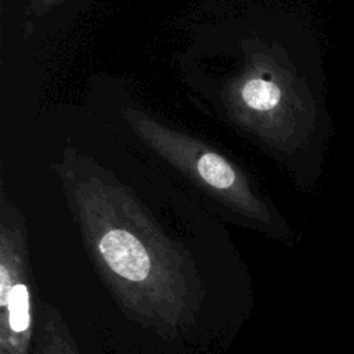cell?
<instances>
[{
    "label": "cell",
    "instance_id": "277c9868",
    "mask_svg": "<svg viewBox=\"0 0 354 354\" xmlns=\"http://www.w3.org/2000/svg\"><path fill=\"white\" fill-rule=\"evenodd\" d=\"M35 336L36 344L33 354H79L65 322L57 308L50 304L43 307Z\"/></svg>",
    "mask_w": 354,
    "mask_h": 354
},
{
    "label": "cell",
    "instance_id": "7a4b0ae2",
    "mask_svg": "<svg viewBox=\"0 0 354 354\" xmlns=\"http://www.w3.org/2000/svg\"><path fill=\"white\" fill-rule=\"evenodd\" d=\"M123 118L141 141L185 174L201 191L275 236L289 238V228L272 205L253 188L249 177L220 152L141 111L126 109Z\"/></svg>",
    "mask_w": 354,
    "mask_h": 354
},
{
    "label": "cell",
    "instance_id": "5b68a950",
    "mask_svg": "<svg viewBox=\"0 0 354 354\" xmlns=\"http://www.w3.org/2000/svg\"><path fill=\"white\" fill-rule=\"evenodd\" d=\"M64 0H29L28 7L24 12L22 30L25 37H30L35 32L36 24L55 6L62 3Z\"/></svg>",
    "mask_w": 354,
    "mask_h": 354
},
{
    "label": "cell",
    "instance_id": "6da1fadb",
    "mask_svg": "<svg viewBox=\"0 0 354 354\" xmlns=\"http://www.w3.org/2000/svg\"><path fill=\"white\" fill-rule=\"evenodd\" d=\"M51 169L97 271L124 311L166 336L188 326L203 290L187 250L87 155L66 148Z\"/></svg>",
    "mask_w": 354,
    "mask_h": 354
},
{
    "label": "cell",
    "instance_id": "3957f363",
    "mask_svg": "<svg viewBox=\"0 0 354 354\" xmlns=\"http://www.w3.org/2000/svg\"><path fill=\"white\" fill-rule=\"evenodd\" d=\"M26 224L19 209L0 195V354H28L35 336Z\"/></svg>",
    "mask_w": 354,
    "mask_h": 354
}]
</instances>
